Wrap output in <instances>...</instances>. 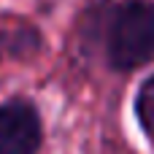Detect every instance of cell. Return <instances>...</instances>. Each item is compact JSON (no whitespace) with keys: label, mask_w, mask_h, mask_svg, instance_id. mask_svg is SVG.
Wrapping results in <instances>:
<instances>
[{"label":"cell","mask_w":154,"mask_h":154,"mask_svg":"<svg viewBox=\"0 0 154 154\" xmlns=\"http://www.w3.org/2000/svg\"><path fill=\"white\" fill-rule=\"evenodd\" d=\"M87 30L114 70H135L154 60V0H100Z\"/></svg>","instance_id":"6da1fadb"},{"label":"cell","mask_w":154,"mask_h":154,"mask_svg":"<svg viewBox=\"0 0 154 154\" xmlns=\"http://www.w3.org/2000/svg\"><path fill=\"white\" fill-rule=\"evenodd\" d=\"M41 146V116L27 100L0 103V154H35Z\"/></svg>","instance_id":"7a4b0ae2"},{"label":"cell","mask_w":154,"mask_h":154,"mask_svg":"<svg viewBox=\"0 0 154 154\" xmlns=\"http://www.w3.org/2000/svg\"><path fill=\"white\" fill-rule=\"evenodd\" d=\"M41 46V35L30 24H3L0 22V51L11 57H30Z\"/></svg>","instance_id":"3957f363"},{"label":"cell","mask_w":154,"mask_h":154,"mask_svg":"<svg viewBox=\"0 0 154 154\" xmlns=\"http://www.w3.org/2000/svg\"><path fill=\"white\" fill-rule=\"evenodd\" d=\"M135 116L141 130L154 141V76H149L135 95Z\"/></svg>","instance_id":"277c9868"}]
</instances>
